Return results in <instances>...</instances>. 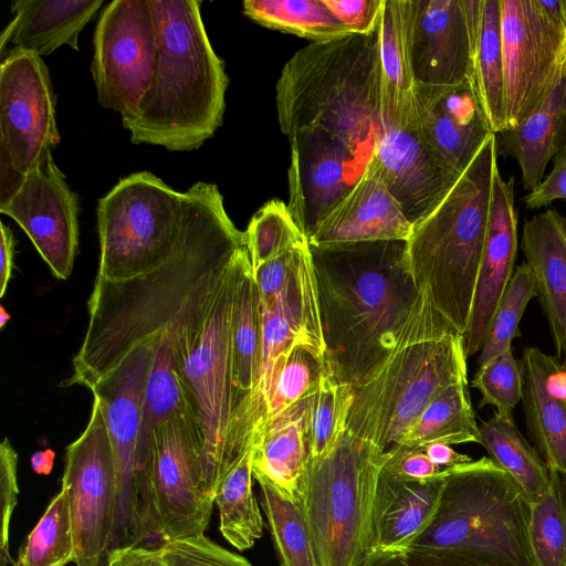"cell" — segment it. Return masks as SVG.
Segmentation results:
<instances>
[{
    "label": "cell",
    "instance_id": "1",
    "mask_svg": "<svg viewBox=\"0 0 566 566\" xmlns=\"http://www.w3.org/2000/svg\"><path fill=\"white\" fill-rule=\"evenodd\" d=\"M184 195L180 237L164 264L127 281L96 276L86 333L66 386L91 390L129 352L169 326L190 296L247 245L214 184L197 182Z\"/></svg>",
    "mask_w": 566,
    "mask_h": 566
},
{
    "label": "cell",
    "instance_id": "2",
    "mask_svg": "<svg viewBox=\"0 0 566 566\" xmlns=\"http://www.w3.org/2000/svg\"><path fill=\"white\" fill-rule=\"evenodd\" d=\"M308 247L326 360L356 388L391 354L419 301L407 241Z\"/></svg>",
    "mask_w": 566,
    "mask_h": 566
},
{
    "label": "cell",
    "instance_id": "3",
    "mask_svg": "<svg viewBox=\"0 0 566 566\" xmlns=\"http://www.w3.org/2000/svg\"><path fill=\"white\" fill-rule=\"evenodd\" d=\"M157 30L153 78L122 117L134 144L198 149L222 124L228 76L205 29L198 0H149Z\"/></svg>",
    "mask_w": 566,
    "mask_h": 566
},
{
    "label": "cell",
    "instance_id": "4",
    "mask_svg": "<svg viewBox=\"0 0 566 566\" xmlns=\"http://www.w3.org/2000/svg\"><path fill=\"white\" fill-rule=\"evenodd\" d=\"M377 29L312 42L296 51L276 83L281 132L318 127L340 139L363 166L384 133Z\"/></svg>",
    "mask_w": 566,
    "mask_h": 566
},
{
    "label": "cell",
    "instance_id": "5",
    "mask_svg": "<svg viewBox=\"0 0 566 566\" xmlns=\"http://www.w3.org/2000/svg\"><path fill=\"white\" fill-rule=\"evenodd\" d=\"M497 144L490 134L440 203L407 240L411 274L433 308L465 335L488 231Z\"/></svg>",
    "mask_w": 566,
    "mask_h": 566
},
{
    "label": "cell",
    "instance_id": "6",
    "mask_svg": "<svg viewBox=\"0 0 566 566\" xmlns=\"http://www.w3.org/2000/svg\"><path fill=\"white\" fill-rule=\"evenodd\" d=\"M242 247L229 265L199 287L166 327L176 369L197 426L203 488L214 497L229 473L228 441L233 413L232 314Z\"/></svg>",
    "mask_w": 566,
    "mask_h": 566
},
{
    "label": "cell",
    "instance_id": "7",
    "mask_svg": "<svg viewBox=\"0 0 566 566\" xmlns=\"http://www.w3.org/2000/svg\"><path fill=\"white\" fill-rule=\"evenodd\" d=\"M467 359L463 335L421 292L391 354L354 388L347 431L388 452L434 397L468 382Z\"/></svg>",
    "mask_w": 566,
    "mask_h": 566
},
{
    "label": "cell",
    "instance_id": "8",
    "mask_svg": "<svg viewBox=\"0 0 566 566\" xmlns=\"http://www.w3.org/2000/svg\"><path fill=\"white\" fill-rule=\"evenodd\" d=\"M444 471L437 511L407 551L486 566H536L528 536L531 503L514 480L486 457Z\"/></svg>",
    "mask_w": 566,
    "mask_h": 566
},
{
    "label": "cell",
    "instance_id": "9",
    "mask_svg": "<svg viewBox=\"0 0 566 566\" xmlns=\"http://www.w3.org/2000/svg\"><path fill=\"white\" fill-rule=\"evenodd\" d=\"M387 452L346 431L324 458L307 462L300 485L318 566H360L370 552L371 510Z\"/></svg>",
    "mask_w": 566,
    "mask_h": 566
},
{
    "label": "cell",
    "instance_id": "10",
    "mask_svg": "<svg viewBox=\"0 0 566 566\" xmlns=\"http://www.w3.org/2000/svg\"><path fill=\"white\" fill-rule=\"evenodd\" d=\"M153 353L149 342L135 347L91 388L102 403L116 471V514L108 551L161 541L153 492V446L145 443L142 432Z\"/></svg>",
    "mask_w": 566,
    "mask_h": 566
},
{
    "label": "cell",
    "instance_id": "11",
    "mask_svg": "<svg viewBox=\"0 0 566 566\" xmlns=\"http://www.w3.org/2000/svg\"><path fill=\"white\" fill-rule=\"evenodd\" d=\"M184 199V192L149 171L120 179L98 200L97 276L127 281L164 264L180 237Z\"/></svg>",
    "mask_w": 566,
    "mask_h": 566
},
{
    "label": "cell",
    "instance_id": "12",
    "mask_svg": "<svg viewBox=\"0 0 566 566\" xmlns=\"http://www.w3.org/2000/svg\"><path fill=\"white\" fill-rule=\"evenodd\" d=\"M59 143L46 65L38 54L10 49L0 66V205Z\"/></svg>",
    "mask_w": 566,
    "mask_h": 566
},
{
    "label": "cell",
    "instance_id": "13",
    "mask_svg": "<svg viewBox=\"0 0 566 566\" xmlns=\"http://www.w3.org/2000/svg\"><path fill=\"white\" fill-rule=\"evenodd\" d=\"M505 128L533 114L566 73V28L539 0H499Z\"/></svg>",
    "mask_w": 566,
    "mask_h": 566
},
{
    "label": "cell",
    "instance_id": "14",
    "mask_svg": "<svg viewBox=\"0 0 566 566\" xmlns=\"http://www.w3.org/2000/svg\"><path fill=\"white\" fill-rule=\"evenodd\" d=\"M90 420L65 452L62 485L67 490L76 566H99L107 555L116 514L117 483L101 400L93 395Z\"/></svg>",
    "mask_w": 566,
    "mask_h": 566
},
{
    "label": "cell",
    "instance_id": "15",
    "mask_svg": "<svg viewBox=\"0 0 566 566\" xmlns=\"http://www.w3.org/2000/svg\"><path fill=\"white\" fill-rule=\"evenodd\" d=\"M91 65L98 103L125 117L145 95L157 59L149 0H115L102 11Z\"/></svg>",
    "mask_w": 566,
    "mask_h": 566
},
{
    "label": "cell",
    "instance_id": "16",
    "mask_svg": "<svg viewBox=\"0 0 566 566\" xmlns=\"http://www.w3.org/2000/svg\"><path fill=\"white\" fill-rule=\"evenodd\" d=\"M151 479L163 543L205 534L214 497L203 488L201 441L190 413L155 428Z\"/></svg>",
    "mask_w": 566,
    "mask_h": 566
},
{
    "label": "cell",
    "instance_id": "17",
    "mask_svg": "<svg viewBox=\"0 0 566 566\" xmlns=\"http://www.w3.org/2000/svg\"><path fill=\"white\" fill-rule=\"evenodd\" d=\"M0 212L28 234L52 274L67 280L78 247V201L48 154L29 171Z\"/></svg>",
    "mask_w": 566,
    "mask_h": 566
},
{
    "label": "cell",
    "instance_id": "18",
    "mask_svg": "<svg viewBox=\"0 0 566 566\" xmlns=\"http://www.w3.org/2000/svg\"><path fill=\"white\" fill-rule=\"evenodd\" d=\"M289 140L287 208L308 241L366 167L340 139L322 128L298 130Z\"/></svg>",
    "mask_w": 566,
    "mask_h": 566
},
{
    "label": "cell",
    "instance_id": "19",
    "mask_svg": "<svg viewBox=\"0 0 566 566\" xmlns=\"http://www.w3.org/2000/svg\"><path fill=\"white\" fill-rule=\"evenodd\" d=\"M409 61L416 86L468 81L469 33L462 0H405Z\"/></svg>",
    "mask_w": 566,
    "mask_h": 566
},
{
    "label": "cell",
    "instance_id": "20",
    "mask_svg": "<svg viewBox=\"0 0 566 566\" xmlns=\"http://www.w3.org/2000/svg\"><path fill=\"white\" fill-rule=\"evenodd\" d=\"M375 156L389 191L412 226L440 203L461 175L426 143L416 125L385 128Z\"/></svg>",
    "mask_w": 566,
    "mask_h": 566
},
{
    "label": "cell",
    "instance_id": "21",
    "mask_svg": "<svg viewBox=\"0 0 566 566\" xmlns=\"http://www.w3.org/2000/svg\"><path fill=\"white\" fill-rule=\"evenodd\" d=\"M413 226L389 191L374 155L345 198L308 238L311 245L370 241H407Z\"/></svg>",
    "mask_w": 566,
    "mask_h": 566
},
{
    "label": "cell",
    "instance_id": "22",
    "mask_svg": "<svg viewBox=\"0 0 566 566\" xmlns=\"http://www.w3.org/2000/svg\"><path fill=\"white\" fill-rule=\"evenodd\" d=\"M517 245L514 178L505 180L497 171L473 307L464 335L468 358L483 347L491 321L515 271Z\"/></svg>",
    "mask_w": 566,
    "mask_h": 566
},
{
    "label": "cell",
    "instance_id": "23",
    "mask_svg": "<svg viewBox=\"0 0 566 566\" xmlns=\"http://www.w3.org/2000/svg\"><path fill=\"white\" fill-rule=\"evenodd\" d=\"M415 111L421 137L459 174L492 134L468 81L453 86H416Z\"/></svg>",
    "mask_w": 566,
    "mask_h": 566
},
{
    "label": "cell",
    "instance_id": "24",
    "mask_svg": "<svg viewBox=\"0 0 566 566\" xmlns=\"http://www.w3.org/2000/svg\"><path fill=\"white\" fill-rule=\"evenodd\" d=\"M261 346L262 310L247 250L239 268L232 314L233 413L228 441L229 472L251 448L245 419L259 375Z\"/></svg>",
    "mask_w": 566,
    "mask_h": 566
},
{
    "label": "cell",
    "instance_id": "25",
    "mask_svg": "<svg viewBox=\"0 0 566 566\" xmlns=\"http://www.w3.org/2000/svg\"><path fill=\"white\" fill-rule=\"evenodd\" d=\"M446 471L429 480H409L381 468L371 510L370 551L406 552L432 520Z\"/></svg>",
    "mask_w": 566,
    "mask_h": 566
},
{
    "label": "cell",
    "instance_id": "26",
    "mask_svg": "<svg viewBox=\"0 0 566 566\" xmlns=\"http://www.w3.org/2000/svg\"><path fill=\"white\" fill-rule=\"evenodd\" d=\"M522 251L536 283V296L547 319L556 358L564 354L566 325V220L547 209L524 223Z\"/></svg>",
    "mask_w": 566,
    "mask_h": 566
},
{
    "label": "cell",
    "instance_id": "27",
    "mask_svg": "<svg viewBox=\"0 0 566 566\" xmlns=\"http://www.w3.org/2000/svg\"><path fill=\"white\" fill-rule=\"evenodd\" d=\"M469 33L468 83L494 135L505 129L499 0H462Z\"/></svg>",
    "mask_w": 566,
    "mask_h": 566
},
{
    "label": "cell",
    "instance_id": "28",
    "mask_svg": "<svg viewBox=\"0 0 566 566\" xmlns=\"http://www.w3.org/2000/svg\"><path fill=\"white\" fill-rule=\"evenodd\" d=\"M102 0H15L14 14L0 39L1 51L8 43L40 56L62 45L78 50V36L95 15Z\"/></svg>",
    "mask_w": 566,
    "mask_h": 566
},
{
    "label": "cell",
    "instance_id": "29",
    "mask_svg": "<svg viewBox=\"0 0 566 566\" xmlns=\"http://www.w3.org/2000/svg\"><path fill=\"white\" fill-rule=\"evenodd\" d=\"M307 398L269 418L252 439V473L284 495L300 500L307 463L305 411Z\"/></svg>",
    "mask_w": 566,
    "mask_h": 566
},
{
    "label": "cell",
    "instance_id": "30",
    "mask_svg": "<svg viewBox=\"0 0 566 566\" xmlns=\"http://www.w3.org/2000/svg\"><path fill=\"white\" fill-rule=\"evenodd\" d=\"M495 138L497 154L516 160L523 188L532 191L551 159L566 149V73L533 114Z\"/></svg>",
    "mask_w": 566,
    "mask_h": 566
},
{
    "label": "cell",
    "instance_id": "31",
    "mask_svg": "<svg viewBox=\"0 0 566 566\" xmlns=\"http://www.w3.org/2000/svg\"><path fill=\"white\" fill-rule=\"evenodd\" d=\"M556 356L526 347L520 363L523 375V410L527 432L551 471L566 476V400L546 388Z\"/></svg>",
    "mask_w": 566,
    "mask_h": 566
},
{
    "label": "cell",
    "instance_id": "32",
    "mask_svg": "<svg viewBox=\"0 0 566 566\" xmlns=\"http://www.w3.org/2000/svg\"><path fill=\"white\" fill-rule=\"evenodd\" d=\"M384 129L415 125V81L409 61L405 0H385L377 25Z\"/></svg>",
    "mask_w": 566,
    "mask_h": 566
},
{
    "label": "cell",
    "instance_id": "33",
    "mask_svg": "<svg viewBox=\"0 0 566 566\" xmlns=\"http://www.w3.org/2000/svg\"><path fill=\"white\" fill-rule=\"evenodd\" d=\"M479 428L489 458L514 480L530 503L541 499L549 486L551 471L521 433L514 417L495 412Z\"/></svg>",
    "mask_w": 566,
    "mask_h": 566
},
{
    "label": "cell",
    "instance_id": "34",
    "mask_svg": "<svg viewBox=\"0 0 566 566\" xmlns=\"http://www.w3.org/2000/svg\"><path fill=\"white\" fill-rule=\"evenodd\" d=\"M468 385L465 381L454 384L434 397L396 447L420 449L433 442L481 444Z\"/></svg>",
    "mask_w": 566,
    "mask_h": 566
},
{
    "label": "cell",
    "instance_id": "35",
    "mask_svg": "<svg viewBox=\"0 0 566 566\" xmlns=\"http://www.w3.org/2000/svg\"><path fill=\"white\" fill-rule=\"evenodd\" d=\"M252 448L221 481L214 493L219 528L237 549L251 548L263 534V517L253 493Z\"/></svg>",
    "mask_w": 566,
    "mask_h": 566
},
{
    "label": "cell",
    "instance_id": "36",
    "mask_svg": "<svg viewBox=\"0 0 566 566\" xmlns=\"http://www.w3.org/2000/svg\"><path fill=\"white\" fill-rule=\"evenodd\" d=\"M353 395L354 387L339 380L327 363L318 386L307 397L305 411L307 462L326 457L344 437L347 431Z\"/></svg>",
    "mask_w": 566,
    "mask_h": 566
},
{
    "label": "cell",
    "instance_id": "37",
    "mask_svg": "<svg viewBox=\"0 0 566 566\" xmlns=\"http://www.w3.org/2000/svg\"><path fill=\"white\" fill-rule=\"evenodd\" d=\"M146 342L151 344L154 353L144 391L142 432L145 443L151 447L158 424L175 416L192 413L176 369L166 327Z\"/></svg>",
    "mask_w": 566,
    "mask_h": 566
},
{
    "label": "cell",
    "instance_id": "38",
    "mask_svg": "<svg viewBox=\"0 0 566 566\" xmlns=\"http://www.w3.org/2000/svg\"><path fill=\"white\" fill-rule=\"evenodd\" d=\"M243 13L259 24L324 42L350 34L323 0H245Z\"/></svg>",
    "mask_w": 566,
    "mask_h": 566
},
{
    "label": "cell",
    "instance_id": "39",
    "mask_svg": "<svg viewBox=\"0 0 566 566\" xmlns=\"http://www.w3.org/2000/svg\"><path fill=\"white\" fill-rule=\"evenodd\" d=\"M261 503L281 566H318L312 534L300 500L258 481Z\"/></svg>",
    "mask_w": 566,
    "mask_h": 566
},
{
    "label": "cell",
    "instance_id": "40",
    "mask_svg": "<svg viewBox=\"0 0 566 566\" xmlns=\"http://www.w3.org/2000/svg\"><path fill=\"white\" fill-rule=\"evenodd\" d=\"M74 557L67 490L61 485V490L30 532L12 566H66L74 562Z\"/></svg>",
    "mask_w": 566,
    "mask_h": 566
},
{
    "label": "cell",
    "instance_id": "41",
    "mask_svg": "<svg viewBox=\"0 0 566 566\" xmlns=\"http://www.w3.org/2000/svg\"><path fill=\"white\" fill-rule=\"evenodd\" d=\"M528 536L536 566H566V476L551 471L547 491L531 503Z\"/></svg>",
    "mask_w": 566,
    "mask_h": 566
},
{
    "label": "cell",
    "instance_id": "42",
    "mask_svg": "<svg viewBox=\"0 0 566 566\" xmlns=\"http://www.w3.org/2000/svg\"><path fill=\"white\" fill-rule=\"evenodd\" d=\"M252 272L285 251L307 243L287 205L272 199L251 218L244 231Z\"/></svg>",
    "mask_w": 566,
    "mask_h": 566
},
{
    "label": "cell",
    "instance_id": "43",
    "mask_svg": "<svg viewBox=\"0 0 566 566\" xmlns=\"http://www.w3.org/2000/svg\"><path fill=\"white\" fill-rule=\"evenodd\" d=\"M536 296L534 275L526 263L518 265L497 305L491 321L476 366H480L512 347L520 337L518 324L528 302Z\"/></svg>",
    "mask_w": 566,
    "mask_h": 566
},
{
    "label": "cell",
    "instance_id": "44",
    "mask_svg": "<svg viewBox=\"0 0 566 566\" xmlns=\"http://www.w3.org/2000/svg\"><path fill=\"white\" fill-rule=\"evenodd\" d=\"M326 367L324 352L306 344L295 346L280 373L264 418L256 431L269 418L312 395Z\"/></svg>",
    "mask_w": 566,
    "mask_h": 566
},
{
    "label": "cell",
    "instance_id": "45",
    "mask_svg": "<svg viewBox=\"0 0 566 566\" xmlns=\"http://www.w3.org/2000/svg\"><path fill=\"white\" fill-rule=\"evenodd\" d=\"M523 375L512 347L478 366L472 387L481 394L479 408L492 406L495 412L513 417L523 397Z\"/></svg>",
    "mask_w": 566,
    "mask_h": 566
},
{
    "label": "cell",
    "instance_id": "46",
    "mask_svg": "<svg viewBox=\"0 0 566 566\" xmlns=\"http://www.w3.org/2000/svg\"><path fill=\"white\" fill-rule=\"evenodd\" d=\"M160 548L169 566H252L244 557L221 547L205 534L167 541Z\"/></svg>",
    "mask_w": 566,
    "mask_h": 566
},
{
    "label": "cell",
    "instance_id": "47",
    "mask_svg": "<svg viewBox=\"0 0 566 566\" xmlns=\"http://www.w3.org/2000/svg\"><path fill=\"white\" fill-rule=\"evenodd\" d=\"M18 453L10 440L4 438L0 444V504H1V534H0V565H13L10 555V524L14 507L18 504Z\"/></svg>",
    "mask_w": 566,
    "mask_h": 566
},
{
    "label": "cell",
    "instance_id": "48",
    "mask_svg": "<svg viewBox=\"0 0 566 566\" xmlns=\"http://www.w3.org/2000/svg\"><path fill=\"white\" fill-rule=\"evenodd\" d=\"M307 250L308 242L285 251L252 272L262 305L274 302Z\"/></svg>",
    "mask_w": 566,
    "mask_h": 566
},
{
    "label": "cell",
    "instance_id": "49",
    "mask_svg": "<svg viewBox=\"0 0 566 566\" xmlns=\"http://www.w3.org/2000/svg\"><path fill=\"white\" fill-rule=\"evenodd\" d=\"M350 34L369 35L378 25L385 0H323Z\"/></svg>",
    "mask_w": 566,
    "mask_h": 566
},
{
    "label": "cell",
    "instance_id": "50",
    "mask_svg": "<svg viewBox=\"0 0 566 566\" xmlns=\"http://www.w3.org/2000/svg\"><path fill=\"white\" fill-rule=\"evenodd\" d=\"M384 469L403 479L424 481L439 475L438 468L420 449L395 447L387 452Z\"/></svg>",
    "mask_w": 566,
    "mask_h": 566
},
{
    "label": "cell",
    "instance_id": "51",
    "mask_svg": "<svg viewBox=\"0 0 566 566\" xmlns=\"http://www.w3.org/2000/svg\"><path fill=\"white\" fill-rule=\"evenodd\" d=\"M553 160L548 176L523 199L530 210H538L554 200L566 199V149L558 153Z\"/></svg>",
    "mask_w": 566,
    "mask_h": 566
},
{
    "label": "cell",
    "instance_id": "52",
    "mask_svg": "<svg viewBox=\"0 0 566 566\" xmlns=\"http://www.w3.org/2000/svg\"><path fill=\"white\" fill-rule=\"evenodd\" d=\"M106 566H169L160 546L147 548L142 545L125 546L108 551Z\"/></svg>",
    "mask_w": 566,
    "mask_h": 566
},
{
    "label": "cell",
    "instance_id": "53",
    "mask_svg": "<svg viewBox=\"0 0 566 566\" xmlns=\"http://www.w3.org/2000/svg\"><path fill=\"white\" fill-rule=\"evenodd\" d=\"M403 556L409 566H486L448 554L407 551Z\"/></svg>",
    "mask_w": 566,
    "mask_h": 566
},
{
    "label": "cell",
    "instance_id": "54",
    "mask_svg": "<svg viewBox=\"0 0 566 566\" xmlns=\"http://www.w3.org/2000/svg\"><path fill=\"white\" fill-rule=\"evenodd\" d=\"M14 238L11 229L1 223L0 243V297H3L12 276Z\"/></svg>",
    "mask_w": 566,
    "mask_h": 566
},
{
    "label": "cell",
    "instance_id": "55",
    "mask_svg": "<svg viewBox=\"0 0 566 566\" xmlns=\"http://www.w3.org/2000/svg\"><path fill=\"white\" fill-rule=\"evenodd\" d=\"M429 459L440 469L453 468L471 462L473 459L455 451L451 444L433 442L421 448Z\"/></svg>",
    "mask_w": 566,
    "mask_h": 566
},
{
    "label": "cell",
    "instance_id": "56",
    "mask_svg": "<svg viewBox=\"0 0 566 566\" xmlns=\"http://www.w3.org/2000/svg\"><path fill=\"white\" fill-rule=\"evenodd\" d=\"M360 566H409L403 553L370 551Z\"/></svg>",
    "mask_w": 566,
    "mask_h": 566
},
{
    "label": "cell",
    "instance_id": "57",
    "mask_svg": "<svg viewBox=\"0 0 566 566\" xmlns=\"http://www.w3.org/2000/svg\"><path fill=\"white\" fill-rule=\"evenodd\" d=\"M55 453L51 449L36 451L31 455L32 470L38 474H49L54 464Z\"/></svg>",
    "mask_w": 566,
    "mask_h": 566
},
{
    "label": "cell",
    "instance_id": "58",
    "mask_svg": "<svg viewBox=\"0 0 566 566\" xmlns=\"http://www.w3.org/2000/svg\"><path fill=\"white\" fill-rule=\"evenodd\" d=\"M10 319V314L6 311V308L1 305L0 306V328H3L6 324Z\"/></svg>",
    "mask_w": 566,
    "mask_h": 566
},
{
    "label": "cell",
    "instance_id": "59",
    "mask_svg": "<svg viewBox=\"0 0 566 566\" xmlns=\"http://www.w3.org/2000/svg\"><path fill=\"white\" fill-rule=\"evenodd\" d=\"M564 354H565L564 366L566 367V325H565V332H564Z\"/></svg>",
    "mask_w": 566,
    "mask_h": 566
},
{
    "label": "cell",
    "instance_id": "60",
    "mask_svg": "<svg viewBox=\"0 0 566 566\" xmlns=\"http://www.w3.org/2000/svg\"><path fill=\"white\" fill-rule=\"evenodd\" d=\"M565 11H566V0H565Z\"/></svg>",
    "mask_w": 566,
    "mask_h": 566
}]
</instances>
